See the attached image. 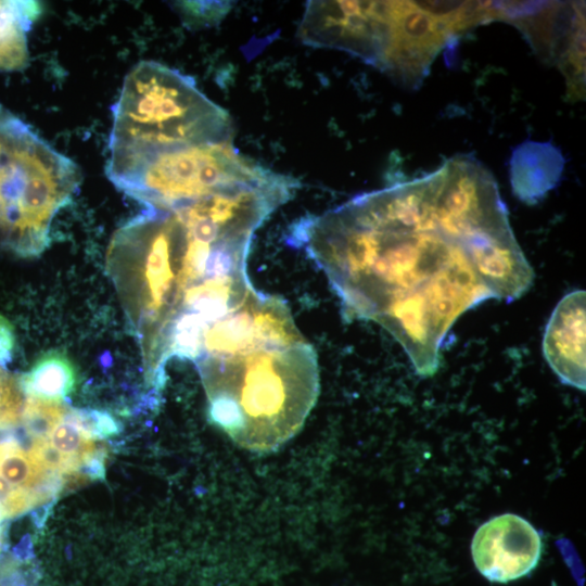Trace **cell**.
Returning <instances> with one entry per match:
<instances>
[{
    "instance_id": "11",
    "label": "cell",
    "mask_w": 586,
    "mask_h": 586,
    "mask_svg": "<svg viewBox=\"0 0 586 586\" xmlns=\"http://www.w3.org/2000/svg\"><path fill=\"white\" fill-rule=\"evenodd\" d=\"M39 13L36 1H0V72L27 65V31Z\"/></svg>"
},
{
    "instance_id": "20",
    "label": "cell",
    "mask_w": 586,
    "mask_h": 586,
    "mask_svg": "<svg viewBox=\"0 0 586 586\" xmlns=\"http://www.w3.org/2000/svg\"><path fill=\"white\" fill-rule=\"evenodd\" d=\"M13 347V327L7 318L0 315V366H3L11 360Z\"/></svg>"
},
{
    "instance_id": "19",
    "label": "cell",
    "mask_w": 586,
    "mask_h": 586,
    "mask_svg": "<svg viewBox=\"0 0 586 586\" xmlns=\"http://www.w3.org/2000/svg\"><path fill=\"white\" fill-rule=\"evenodd\" d=\"M0 586H27L17 562L12 558H0Z\"/></svg>"
},
{
    "instance_id": "9",
    "label": "cell",
    "mask_w": 586,
    "mask_h": 586,
    "mask_svg": "<svg viewBox=\"0 0 586 586\" xmlns=\"http://www.w3.org/2000/svg\"><path fill=\"white\" fill-rule=\"evenodd\" d=\"M543 352L564 384L585 390L584 291H572L557 304L546 326Z\"/></svg>"
},
{
    "instance_id": "12",
    "label": "cell",
    "mask_w": 586,
    "mask_h": 586,
    "mask_svg": "<svg viewBox=\"0 0 586 586\" xmlns=\"http://www.w3.org/2000/svg\"><path fill=\"white\" fill-rule=\"evenodd\" d=\"M76 382L72 361L53 351L42 355L24 374L22 386L28 397L60 403L73 393Z\"/></svg>"
},
{
    "instance_id": "5",
    "label": "cell",
    "mask_w": 586,
    "mask_h": 586,
    "mask_svg": "<svg viewBox=\"0 0 586 586\" xmlns=\"http://www.w3.org/2000/svg\"><path fill=\"white\" fill-rule=\"evenodd\" d=\"M106 171L118 189L152 207L262 183L277 174L240 154L231 141L112 151Z\"/></svg>"
},
{
    "instance_id": "6",
    "label": "cell",
    "mask_w": 586,
    "mask_h": 586,
    "mask_svg": "<svg viewBox=\"0 0 586 586\" xmlns=\"http://www.w3.org/2000/svg\"><path fill=\"white\" fill-rule=\"evenodd\" d=\"M387 28L386 1H309L298 36L306 44L343 50L377 66Z\"/></svg>"
},
{
    "instance_id": "15",
    "label": "cell",
    "mask_w": 586,
    "mask_h": 586,
    "mask_svg": "<svg viewBox=\"0 0 586 586\" xmlns=\"http://www.w3.org/2000/svg\"><path fill=\"white\" fill-rule=\"evenodd\" d=\"M65 415V408L58 402L28 397L23 408L22 418L28 433L34 438H46Z\"/></svg>"
},
{
    "instance_id": "16",
    "label": "cell",
    "mask_w": 586,
    "mask_h": 586,
    "mask_svg": "<svg viewBox=\"0 0 586 586\" xmlns=\"http://www.w3.org/2000/svg\"><path fill=\"white\" fill-rule=\"evenodd\" d=\"M28 455L43 470L59 475H76L82 464L56 449L46 438H34Z\"/></svg>"
},
{
    "instance_id": "2",
    "label": "cell",
    "mask_w": 586,
    "mask_h": 586,
    "mask_svg": "<svg viewBox=\"0 0 586 586\" xmlns=\"http://www.w3.org/2000/svg\"><path fill=\"white\" fill-rule=\"evenodd\" d=\"M195 361L211 420L250 450L292 438L319 395L313 345L283 300L255 289L206 328Z\"/></svg>"
},
{
    "instance_id": "1",
    "label": "cell",
    "mask_w": 586,
    "mask_h": 586,
    "mask_svg": "<svg viewBox=\"0 0 586 586\" xmlns=\"http://www.w3.org/2000/svg\"><path fill=\"white\" fill-rule=\"evenodd\" d=\"M288 239L326 275L344 316L384 328L422 377L437 371L463 313L514 301L534 280L494 177L470 156L304 217Z\"/></svg>"
},
{
    "instance_id": "18",
    "label": "cell",
    "mask_w": 586,
    "mask_h": 586,
    "mask_svg": "<svg viewBox=\"0 0 586 586\" xmlns=\"http://www.w3.org/2000/svg\"><path fill=\"white\" fill-rule=\"evenodd\" d=\"M74 421L91 437H109L118 433L117 421L109 413L98 410H75Z\"/></svg>"
},
{
    "instance_id": "10",
    "label": "cell",
    "mask_w": 586,
    "mask_h": 586,
    "mask_svg": "<svg viewBox=\"0 0 586 586\" xmlns=\"http://www.w3.org/2000/svg\"><path fill=\"white\" fill-rule=\"evenodd\" d=\"M564 157L549 142L526 141L511 155L510 182L517 198L535 204L552 190L562 177Z\"/></svg>"
},
{
    "instance_id": "13",
    "label": "cell",
    "mask_w": 586,
    "mask_h": 586,
    "mask_svg": "<svg viewBox=\"0 0 586 586\" xmlns=\"http://www.w3.org/2000/svg\"><path fill=\"white\" fill-rule=\"evenodd\" d=\"M51 473L33 461L13 438L0 442V475L14 487L23 488L36 495L40 501L56 488L58 480H49Z\"/></svg>"
},
{
    "instance_id": "3",
    "label": "cell",
    "mask_w": 586,
    "mask_h": 586,
    "mask_svg": "<svg viewBox=\"0 0 586 586\" xmlns=\"http://www.w3.org/2000/svg\"><path fill=\"white\" fill-rule=\"evenodd\" d=\"M229 114L188 75L143 61L126 76L113 107L109 151H137L231 141Z\"/></svg>"
},
{
    "instance_id": "17",
    "label": "cell",
    "mask_w": 586,
    "mask_h": 586,
    "mask_svg": "<svg viewBox=\"0 0 586 586\" xmlns=\"http://www.w3.org/2000/svg\"><path fill=\"white\" fill-rule=\"evenodd\" d=\"M22 394L15 382L0 370V428L15 424L23 412Z\"/></svg>"
},
{
    "instance_id": "8",
    "label": "cell",
    "mask_w": 586,
    "mask_h": 586,
    "mask_svg": "<svg viewBox=\"0 0 586 586\" xmlns=\"http://www.w3.org/2000/svg\"><path fill=\"white\" fill-rule=\"evenodd\" d=\"M542 538L525 519L505 513L481 525L471 543L473 562L488 581L508 583L530 574L542 556Z\"/></svg>"
},
{
    "instance_id": "7",
    "label": "cell",
    "mask_w": 586,
    "mask_h": 586,
    "mask_svg": "<svg viewBox=\"0 0 586 586\" xmlns=\"http://www.w3.org/2000/svg\"><path fill=\"white\" fill-rule=\"evenodd\" d=\"M498 8L500 21L512 22L539 55L557 61L566 77L569 92L582 97L585 34L582 5L575 2H499Z\"/></svg>"
},
{
    "instance_id": "14",
    "label": "cell",
    "mask_w": 586,
    "mask_h": 586,
    "mask_svg": "<svg viewBox=\"0 0 586 586\" xmlns=\"http://www.w3.org/2000/svg\"><path fill=\"white\" fill-rule=\"evenodd\" d=\"M47 440L61 453L77 459L82 466L99 454L94 438L74 421L71 413L53 426Z\"/></svg>"
},
{
    "instance_id": "21",
    "label": "cell",
    "mask_w": 586,
    "mask_h": 586,
    "mask_svg": "<svg viewBox=\"0 0 586 586\" xmlns=\"http://www.w3.org/2000/svg\"><path fill=\"white\" fill-rule=\"evenodd\" d=\"M3 519H4V514H3V512H2V510H1V508H0V524H1V522H2Z\"/></svg>"
},
{
    "instance_id": "4",
    "label": "cell",
    "mask_w": 586,
    "mask_h": 586,
    "mask_svg": "<svg viewBox=\"0 0 586 586\" xmlns=\"http://www.w3.org/2000/svg\"><path fill=\"white\" fill-rule=\"evenodd\" d=\"M79 180L71 158L0 105V245L22 256L40 254Z\"/></svg>"
}]
</instances>
